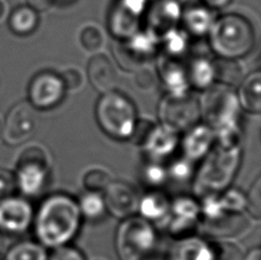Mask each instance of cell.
Instances as JSON below:
<instances>
[{
    "instance_id": "obj_1",
    "label": "cell",
    "mask_w": 261,
    "mask_h": 260,
    "mask_svg": "<svg viewBox=\"0 0 261 260\" xmlns=\"http://www.w3.org/2000/svg\"><path fill=\"white\" fill-rule=\"evenodd\" d=\"M82 221L77 199L65 193H53L40 202L31 227L36 241L53 250L70 244L78 235Z\"/></svg>"
},
{
    "instance_id": "obj_2",
    "label": "cell",
    "mask_w": 261,
    "mask_h": 260,
    "mask_svg": "<svg viewBox=\"0 0 261 260\" xmlns=\"http://www.w3.org/2000/svg\"><path fill=\"white\" fill-rule=\"evenodd\" d=\"M198 101L200 118L214 131L216 143L241 145L242 108L232 87L214 83Z\"/></svg>"
},
{
    "instance_id": "obj_3",
    "label": "cell",
    "mask_w": 261,
    "mask_h": 260,
    "mask_svg": "<svg viewBox=\"0 0 261 260\" xmlns=\"http://www.w3.org/2000/svg\"><path fill=\"white\" fill-rule=\"evenodd\" d=\"M242 145L223 146L214 143L212 149L202 160L194 175L195 196L218 194L230 187L242 163Z\"/></svg>"
},
{
    "instance_id": "obj_4",
    "label": "cell",
    "mask_w": 261,
    "mask_h": 260,
    "mask_svg": "<svg viewBox=\"0 0 261 260\" xmlns=\"http://www.w3.org/2000/svg\"><path fill=\"white\" fill-rule=\"evenodd\" d=\"M210 45L218 58L237 60L254 46L253 27L239 14H227L213 22L208 31Z\"/></svg>"
},
{
    "instance_id": "obj_5",
    "label": "cell",
    "mask_w": 261,
    "mask_h": 260,
    "mask_svg": "<svg viewBox=\"0 0 261 260\" xmlns=\"http://www.w3.org/2000/svg\"><path fill=\"white\" fill-rule=\"evenodd\" d=\"M95 118L103 133L117 141L129 140L139 119L133 102L116 90L102 93L95 106Z\"/></svg>"
},
{
    "instance_id": "obj_6",
    "label": "cell",
    "mask_w": 261,
    "mask_h": 260,
    "mask_svg": "<svg viewBox=\"0 0 261 260\" xmlns=\"http://www.w3.org/2000/svg\"><path fill=\"white\" fill-rule=\"evenodd\" d=\"M156 227L140 216L123 219L115 233V250L119 260H150L157 247Z\"/></svg>"
},
{
    "instance_id": "obj_7",
    "label": "cell",
    "mask_w": 261,
    "mask_h": 260,
    "mask_svg": "<svg viewBox=\"0 0 261 260\" xmlns=\"http://www.w3.org/2000/svg\"><path fill=\"white\" fill-rule=\"evenodd\" d=\"M52 171L50 155L43 146L31 145L18 157L14 174L15 186L24 197H36L44 192Z\"/></svg>"
},
{
    "instance_id": "obj_8",
    "label": "cell",
    "mask_w": 261,
    "mask_h": 260,
    "mask_svg": "<svg viewBox=\"0 0 261 260\" xmlns=\"http://www.w3.org/2000/svg\"><path fill=\"white\" fill-rule=\"evenodd\" d=\"M158 117L161 124L184 133L199 122V101L190 93L185 95L166 94L158 106Z\"/></svg>"
},
{
    "instance_id": "obj_9",
    "label": "cell",
    "mask_w": 261,
    "mask_h": 260,
    "mask_svg": "<svg viewBox=\"0 0 261 260\" xmlns=\"http://www.w3.org/2000/svg\"><path fill=\"white\" fill-rule=\"evenodd\" d=\"M158 40L148 32H138L125 40H116L113 53L118 66L126 71H137L150 62L157 52Z\"/></svg>"
},
{
    "instance_id": "obj_10",
    "label": "cell",
    "mask_w": 261,
    "mask_h": 260,
    "mask_svg": "<svg viewBox=\"0 0 261 260\" xmlns=\"http://www.w3.org/2000/svg\"><path fill=\"white\" fill-rule=\"evenodd\" d=\"M199 199L190 195H180L171 199L170 216L166 222L169 234L174 240L196 235L199 230Z\"/></svg>"
},
{
    "instance_id": "obj_11",
    "label": "cell",
    "mask_w": 261,
    "mask_h": 260,
    "mask_svg": "<svg viewBox=\"0 0 261 260\" xmlns=\"http://www.w3.org/2000/svg\"><path fill=\"white\" fill-rule=\"evenodd\" d=\"M62 78L53 71H41L32 78L28 90V96L32 108L49 110L58 107L65 96Z\"/></svg>"
},
{
    "instance_id": "obj_12",
    "label": "cell",
    "mask_w": 261,
    "mask_h": 260,
    "mask_svg": "<svg viewBox=\"0 0 261 260\" xmlns=\"http://www.w3.org/2000/svg\"><path fill=\"white\" fill-rule=\"evenodd\" d=\"M35 210L27 197L8 196L0 201V233L21 235L31 228Z\"/></svg>"
},
{
    "instance_id": "obj_13",
    "label": "cell",
    "mask_w": 261,
    "mask_h": 260,
    "mask_svg": "<svg viewBox=\"0 0 261 260\" xmlns=\"http://www.w3.org/2000/svg\"><path fill=\"white\" fill-rule=\"evenodd\" d=\"M36 116L30 103L21 102L13 107L3 123L2 138L9 146H20L34 136Z\"/></svg>"
},
{
    "instance_id": "obj_14",
    "label": "cell",
    "mask_w": 261,
    "mask_h": 260,
    "mask_svg": "<svg viewBox=\"0 0 261 260\" xmlns=\"http://www.w3.org/2000/svg\"><path fill=\"white\" fill-rule=\"evenodd\" d=\"M147 0H118L109 15V29L116 40H125L139 32L140 17Z\"/></svg>"
},
{
    "instance_id": "obj_15",
    "label": "cell",
    "mask_w": 261,
    "mask_h": 260,
    "mask_svg": "<svg viewBox=\"0 0 261 260\" xmlns=\"http://www.w3.org/2000/svg\"><path fill=\"white\" fill-rule=\"evenodd\" d=\"M107 212L117 219L137 215L139 194L132 185L122 180H113L103 190Z\"/></svg>"
},
{
    "instance_id": "obj_16",
    "label": "cell",
    "mask_w": 261,
    "mask_h": 260,
    "mask_svg": "<svg viewBox=\"0 0 261 260\" xmlns=\"http://www.w3.org/2000/svg\"><path fill=\"white\" fill-rule=\"evenodd\" d=\"M181 16L178 0H156L147 16V32L161 40L166 34L175 29Z\"/></svg>"
},
{
    "instance_id": "obj_17",
    "label": "cell",
    "mask_w": 261,
    "mask_h": 260,
    "mask_svg": "<svg viewBox=\"0 0 261 260\" xmlns=\"http://www.w3.org/2000/svg\"><path fill=\"white\" fill-rule=\"evenodd\" d=\"M180 133L163 124H153L148 137L144 140L141 149L147 160L162 162L169 159L179 148Z\"/></svg>"
},
{
    "instance_id": "obj_18",
    "label": "cell",
    "mask_w": 261,
    "mask_h": 260,
    "mask_svg": "<svg viewBox=\"0 0 261 260\" xmlns=\"http://www.w3.org/2000/svg\"><path fill=\"white\" fill-rule=\"evenodd\" d=\"M216 143V134L204 122L195 124L184 132L179 147L182 155L193 162L202 161Z\"/></svg>"
},
{
    "instance_id": "obj_19",
    "label": "cell",
    "mask_w": 261,
    "mask_h": 260,
    "mask_svg": "<svg viewBox=\"0 0 261 260\" xmlns=\"http://www.w3.org/2000/svg\"><path fill=\"white\" fill-rule=\"evenodd\" d=\"M171 198L161 189H149L148 192L140 196L138 204L139 216L152 224L166 225L170 216Z\"/></svg>"
},
{
    "instance_id": "obj_20",
    "label": "cell",
    "mask_w": 261,
    "mask_h": 260,
    "mask_svg": "<svg viewBox=\"0 0 261 260\" xmlns=\"http://www.w3.org/2000/svg\"><path fill=\"white\" fill-rule=\"evenodd\" d=\"M213 244L197 235L175 240L169 249L167 260H213Z\"/></svg>"
},
{
    "instance_id": "obj_21",
    "label": "cell",
    "mask_w": 261,
    "mask_h": 260,
    "mask_svg": "<svg viewBox=\"0 0 261 260\" xmlns=\"http://www.w3.org/2000/svg\"><path fill=\"white\" fill-rule=\"evenodd\" d=\"M87 77L97 92L114 91L118 83V75L111 60L103 54H96L87 64Z\"/></svg>"
},
{
    "instance_id": "obj_22",
    "label": "cell",
    "mask_w": 261,
    "mask_h": 260,
    "mask_svg": "<svg viewBox=\"0 0 261 260\" xmlns=\"http://www.w3.org/2000/svg\"><path fill=\"white\" fill-rule=\"evenodd\" d=\"M175 58H169L162 63L160 69L161 80L166 94L185 95L189 93V82L187 77V69L175 61Z\"/></svg>"
},
{
    "instance_id": "obj_23",
    "label": "cell",
    "mask_w": 261,
    "mask_h": 260,
    "mask_svg": "<svg viewBox=\"0 0 261 260\" xmlns=\"http://www.w3.org/2000/svg\"><path fill=\"white\" fill-rule=\"evenodd\" d=\"M236 94L242 110L259 115L261 111V73L257 71L243 78Z\"/></svg>"
},
{
    "instance_id": "obj_24",
    "label": "cell",
    "mask_w": 261,
    "mask_h": 260,
    "mask_svg": "<svg viewBox=\"0 0 261 260\" xmlns=\"http://www.w3.org/2000/svg\"><path fill=\"white\" fill-rule=\"evenodd\" d=\"M39 24V16L30 6H18L13 9L8 18V27L17 36H29Z\"/></svg>"
},
{
    "instance_id": "obj_25",
    "label": "cell",
    "mask_w": 261,
    "mask_h": 260,
    "mask_svg": "<svg viewBox=\"0 0 261 260\" xmlns=\"http://www.w3.org/2000/svg\"><path fill=\"white\" fill-rule=\"evenodd\" d=\"M77 204L83 219H87L90 221H99L108 215L105 197L102 193L85 190L77 198Z\"/></svg>"
},
{
    "instance_id": "obj_26",
    "label": "cell",
    "mask_w": 261,
    "mask_h": 260,
    "mask_svg": "<svg viewBox=\"0 0 261 260\" xmlns=\"http://www.w3.org/2000/svg\"><path fill=\"white\" fill-rule=\"evenodd\" d=\"M186 69H187L189 86H193L200 91H205L216 83L213 64L206 59H195L190 63V66Z\"/></svg>"
},
{
    "instance_id": "obj_27",
    "label": "cell",
    "mask_w": 261,
    "mask_h": 260,
    "mask_svg": "<svg viewBox=\"0 0 261 260\" xmlns=\"http://www.w3.org/2000/svg\"><path fill=\"white\" fill-rule=\"evenodd\" d=\"M214 69V81L219 84L235 86L244 78V70L236 60L218 58L212 62Z\"/></svg>"
},
{
    "instance_id": "obj_28",
    "label": "cell",
    "mask_w": 261,
    "mask_h": 260,
    "mask_svg": "<svg viewBox=\"0 0 261 260\" xmlns=\"http://www.w3.org/2000/svg\"><path fill=\"white\" fill-rule=\"evenodd\" d=\"M211 9L206 7H192L184 14V24L186 30L194 36L207 34L213 24Z\"/></svg>"
},
{
    "instance_id": "obj_29",
    "label": "cell",
    "mask_w": 261,
    "mask_h": 260,
    "mask_svg": "<svg viewBox=\"0 0 261 260\" xmlns=\"http://www.w3.org/2000/svg\"><path fill=\"white\" fill-rule=\"evenodd\" d=\"M47 250L38 241H21L7 250L3 260H47Z\"/></svg>"
},
{
    "instance_id": "obj_30",
    "label": "cell",
    "mask_w": 261,
    "mask_h": 260,
    "mask_svg": "<svg viewBox=\"0 0 261 260\" xmlns=\"http://www.w3.org/2000/svg\"><path fill=\"white\" fill-rule=\"evenodd\" d=\"M140 180L149 189H160L169 180L166 166L158 161L147 160L140 169Z\"/></svg>"
},
{
    "instance_id": "obj_31",
    "label": "cell",
    "mask_w": 261,
    "mask_h": 260,
    "mask_svg": "<svg viewBox=\"0 0 261 260\" xmlns=\"http://www.w3.org/2000/svg\"><path fill=\"white\" fill-rule=\"evenodd\" d=\"M166 170L169 179L174 180L176 183H186L194 178L196 172L195 162L181 155L172 160L169 166H166Z\"/></svg>"
},
{
    "instance_id": "obj_32",
    "label": "cell",
    "mask_w": 261,
    "mask_h": 260,
    "mask_svg": "<svg viewBox=\"0 0 261 260\" xmlns=\"http://www.w3.org/2000/svg\"><path fill=\"white\" fill-rule=\"evenodd\" d=\"M113 180V176L108 171L105 169L94 168L86 171L85 174H84L83 185L85 187V190L103 193V190L108 187Z\"/></svg>"
},
{
    "instance_id": "obj_33",
    "label": "cell",
    "mask_w": 261,
    "mask_h": 260,
    "mask_svg": "<svg viewBox=\"0 0 261 260\" xmlns=\"http://www.w3.org/2000/svg\"><path fill=\"white\" fill-rule=\"evenodd\" d=\"M223 209L232 215H243L245 212V194L234 187H228L219 193Z\"/></svg>"
},
{
    "instance_id": "obj_34",
    "label": "cell",
    "mask_w": 261,
    "mask_h": 260,
    "mask_svg": "<svg viewBox=\"0 0 261 260\" xmlns=\"http://www.w3.org/2000/svg\"><path fill=\"white\" fill-rule=\"evenodd\" d=\"M245 212L254 218H261V178L258 176L245 194Z\"/></svg>"
},
{
    "instance_id": "obj_35",
    "label": "cell",
    "mask_w": 261,
    "mask_h": 260,
    "mask_svg": "<svg viewBox=\"0 0 261 260\" xmlns=\"http://www.w3.org/2000/svg\"><path fill=\"white\" fill-rule=\"evenodd\" d=\"M81 43L83 47L91 53L100 50L105 45V36L97 27L88 25L84 28L81 34Z\"/></svg>"
},
{
    "instance_id": "obj_36",
    "label": "cell",
    "mask_w": 261,
    "mask_h": 260,
    "mask_svg": "<svg viewBox=\"0 0 261 260\" xmlns=\"http://www.w3.org/2000/svg\"><path fill=\"white\" fill-rule=\"evenodd\" d=\"M161 40H163L164 48L169 58H178L187 47V40H186L185 35L176 29L170 31Z\"/></svg>"
},
{
    "instance_id": "obj_37",
    "label": "cell",
    "mask_w": 261,
    "mask_h": 260,
    "mask_svg": "<svg viewBox=\"0 0 261 260\" xmlns=\"http://www.w3.org/2000/svg\"><path fill=\"white\" fill-rule=\"evenodd\" d=\"M213 260H243L244 254L239 245L227 241H214Z\"/></svg>"
},
{
    "instance_id": "obj_38",
    "label": "cell",
    "mask_w": 261,
    "mask_h": 260,
    "mask_svg": "<svg viewBox=\"0 0 261 260\" xmlns=\"http://www.w3.org/2000/svg\"><path fill=\"white\" fill-rule=\"evenodd\" d=\"M134 82L140 90L148 91L155 87L157 83V75L151 68L144 66L135 71Z\"/></svg>"
},
{
    "instance_id": "obj_39",
    "label": "cell",
    "mask_w": 261,
    "mask_h": 260,
    "mask_svg": "<svg viewBox=\"0 0 261 260\" xmlns=\"http://www.w3.org/2000/svg\"><path fill=\"white\" fill-rule=\"evenodd\" d=\"M47 260H86L81 250L67 244L62 247L55 248L48 253Z\"/></svg>"
},
{
    "instance_id": "obj_40",
    "label": "cell",
    "mask_w": 261,
    "mask_h": 260,
    "mask_svg": "<svg viewBox=\"0 0 261 260\" xmlns=\"http://www.w3.org/2000/svg\"><path fill=\"white\" fill-rule=\"evenodd\" d=\"M152 126H153V123L150 122V120L138 119V122L135 124V127L133 129L132 136H130L128 141L132 142L133 145H135L137 147L141 148Z\"/></svg>"
},
{
    "instance_id": "obj_41",
    "label": "cell",
    "mask_w": 261,
    "mask_h": 260,
    "mask_svg": "<svg viewBox=\"0 0 261 260\" xmlns=\"http://www.w3.org/2000/svg\"><path fill=\"white\" fill-rule=\"evenodd\" d=\"M62 82L67 91H76L83 85L82 72L76 68H68L61 73Z\"/></svg>"
},
{
    "instance_id": "obj_42",
    "label": "cell",
    "mask_w": 261,
    "mask_h": 260,
    "mask_svg": "<svg viewBox=\"0 0 261 260\" xmlns=\"http://www.w3.org/2000/svg\"><path fill=\"white\" fill-rule=\"evenodd\" d=\"M15 187L16 186L14 174L7 170L0 169V201L11 196Z\"/></svg>"
},
{
    "instance_id": "obj_43",
    "label": "cell",
    "mask_w": 261,
    "mask_h": 260,
    "mask_svg": "<svg viewBox=\"0 0 261 260\" xmlns=\"http://www.w3.org/2000/svg\"><path fill=\"white\" fill-rule=\"evenodd\" d=\"M28 6L34 8L36 12H46L54 6L52 0H28Z\"/></svg>"
},
{
    "instance_id": "obj_44",
    "label": "cell",
    "mask_w": 261,
    "mask_h": 260,
    "mask_svg": "<svg viewBox=\"0 0 261 260\" xmlns=\"http://www.w3.org/2000/svg\"><path fill=\"white\" fill-rule=\"evenodd\" d=\"M206 8L214 11V9H222L227 7L231 3V0H200Z\"/></svg>"
},
{
    "instance_id": "obj_45",
    "label": "cell",
    "mask_w": 261,
    "mask_h": 260,
    "mask_svg": "<svg viewBox=\"0 0 261 260\" xmlns=\"http://www.w3.org/2000/svg\"><path fill=\"white\" fill-rule=\"evenodd\" d=\"M243 260H261V249L259 247L251 249L248 253L244 254Z\"/></svg>"
},
{
    "instance_id": "obj_46",
    "label": "cell",
    "mask_w": 261,
    "mask_h": 260,
    "mask_svg": "<svg viewBox=\"0 0 261 260\" xmlns=\"http://www.w3.org/2000/svg\"><path fill=\"white\" fill-rule=\"evenodd\" d=\"M5 11H6V7H5L4 3L2 2V0H0V20H2V18H3L4 14H5Z\"/></svg>"
},
{
    "instance_id": "obj_47",
    "label": "cell",
    "mask_w": 261,
    "mask_h": 260,
    "mask_svg": "<svg viewBox=\"0 0 261 260\" xmlns=\"http://www.w3.org/2000/svg\"><path fill=\"white\" fill-rule=\"evenodd\" d=\"M52 2L54 5H58L60 3H67V2H69V0H52Z\"/></svg>"
},
{
    "instance_id": "obj_48",
    "label": "cell",
    "mask_w": 261,
    "mask_h": 260,
    "mask_svg": "<svg viewBox=\"0 0 261 260\" xmlns=\"http://www.w3.org/2000/svg\"><path fill=\"white\" fill-rule=\"evenodd\" d=\"M2 134H3V120L0 119V138H2Z\"/></svg>"
},
{
    "instance_id": "obj_49",
    "label": "cell",
    "mask_w": 261,
    "mask_h": 260,
    "mask_svg": "<svg viewBox=\"0 0 261 260\" xmlns=\"http://www.w3.org/2000/svg\"><path fill=\"white\" fill-rule=\"evenodd\" d=\"M0 235H2V233H0ZM0 245H2V239H0Z\"/></svg>"
},
{
    "instance_id": "obj_50",
    "label": "cell",
    "mask_w": 261,
    "mask_h": 260,
    "mask_svg": "<svg viewBox=\"0 0 261 260\" xmlns=\"http://www.w3.org/2000/svg\"><path fill=\"white\" fill-rule=\"evenodd\" d=\"M150 260H160V259H150Z\"/></svg>"
},
{
    "instance_id": "obj_51",
    "label": "cell",
    "mask_w": 261,
    "mask_h": 260,
    "mask_svg": "<svg viewBox=\"0 0 261 260\" xmlns=\"http://www.w3.org/2000/svg\"><path fill=\"white\" fill-rule=\"evenodd\" d=\"M0 260H3V259H2V258H0Z\"/></svg>"
}]
</instances>
